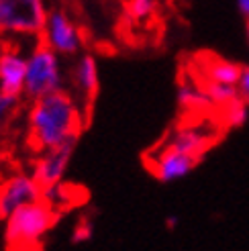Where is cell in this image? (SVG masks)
<instances>
[{
	"label": "cell",
	"mask_w": 249,
	"mask_h": 251,
	"mask_svg": "<svg viewBox=\"0 0 249 251\" xmlns=\"http://www.w3.org/2000/svg\"><path fill=\"white\" fill-rule=\"evenodd\" d=\"M86 123L88 121L68 92H49L33 100L29 108L27 147L33 153H43L74 135H82Z\"/></svg>",
	"instance_id": "6da1fadb"
},
{
	"label": "cell",
	"mask_w": 249,
	"mask_h": 251,
	"mask_svg": "<svg viewBox=\"0 0 249 251\" xmlns=\"http://www.w3.org/2000/svg\"><path fill=\"white\" fill-rule=\"evenodd\" d=\"M59 215L43 198L17 208L6 221L4 251H41L43 237L59 221Z\"/></svg>",
	"instance_id": "7a4b0ae2"
},
{
	"label": "cell",
	"mask_w": 249,
	"mask_h": 251,
	"mask_svg": "<svg viewBox=\"0 0 249 251\" xmlns=\"http://www.w3.org/2000/svg\"><path fill=\"white\" fill-rule=\"evenodd\" d=\"M61 90V72L57 53L49 47L39 35V43L27 59V74H25L23 94L27 100H37L49 92Z\"/></svg>",
	"instance_id": "3957f363"
},
{
	"label": "cell",
	"mask_w": 249,
	"mask_h": 251,
	"mask_svg": "<svg viewBox=\"0 0 249 251\" xmlns=\"http://www.w3.org/2000/svg\"><path fill=\"white\" fill-rule=\"evenodd\" d=\"M45 23L43 0H0V35H41Z\"/></svg>",
	"instance_id": "277c9868"
},
{
	"label": "cell",
	"mask_w": 249,
	"mask_h": 251,
	"mask_svg": "<svg viewBox=\"0 0 249 251\" xmlns=\"http://www.w3.org/2000/svg\"><path fill=\"white\" fill-rule=\"evenodd\" d=\"M78 141H80V135H74L70 139H66L64 143H59L57 147H51V149H47V151H43L41 157L33 164V178L41 186V190H47V188L61 182Z\"/></svg>",
	"instance_id": "5b68a950"
},
{
	"label": "cell",
	"mask_w": 249,
	"mask_h": 251,
	"mask_svg": "<svg viewBox=\"0 0 249 251\" xmlns=\"http://www.w3.org/2000/svg\"><path fill=\"white\" fill-rule=\"evenodd\" d=\"M43 190L33 176L23 172L10 174L0 180V217L8 219L17 208L41 200Z\"/></svg>",
	"instance_id": "8992f818"
},
{
	"label": "cell",
	"mask_w": 249,
	"mask_h": 251,
	"mask_svg": "<svg viewBox=\"0 0 249 251\" xmlns=\"http://www.w3.org/2000/svg\"><path fill=\"white\" fill-rule=\"evenodd\" d=\"M41 39L55 53H61V55H74L82 47V35L64 10H51L47 15Z\"/></svg>",
	"instance_id": "52a82bcc"
},
{
	"label": "cell",
	"mask_w": 249,
	"mask_h": 251,
	"mask_svg": "<svg viewBox=\"0 0 249 251\" xmlns=\"http://www.w3.org/2000/svg\"><path fill=\"white\" fill-rule=\"evenodd\" d=\"M217 139H219V131L213 125L196 123V125H184V127L176 129L172 133V137H168L164 147L204 157V153L217 143Z\"/></svg>",
	"instance_id": "ba28073f"
},
{
	"label": "cell",
	"mask_w": 249,
	"mask_h": 251,
	"mask_svg": "<svg viewBox=\"0 0 249 251\" xmlns=\"http://www.w3.org/2000/svg\"><path fill=\"white\" fill-rule=\"evenodd\" d=\"M27 74V59L10 39H2L0 47V94L21 98Z\"/></svg>",
	"instance_id": "9c48e42d"
},
{
	"label": "cell",
	"mask_w": 249,
	"mask_h": 251,
	"mask_svg": "<svg viewBox=\"0 0 249 251\" xmlns=\"http://www.w3.org/2000/svg\"><path fill=\"white\" fill-rule=\"evenodd\" d=\"M200 159L202 157H198V155H190V153L164 147V149H159L157 155L153 157L149 170H151V174L159 182L172 184V182L182 180L188 174H192V170L200 164Z\"/></svg>",
	"instance_id": "30bf717a"
},
{
	"label": "cell",
	"mask_w": 249,
	"mask_h": 251,
	"mask_svg": "<svg viewBox=\"0 0 249 251\" xmlns=\"http://www.w3.org/2000/svg\"><path fill=\"white\" fill-rule=\"evenodd\" d=\"M74 86L82 94L86 110H90L98 94V64L90 53L82 55L74 68Z\"/></svg>",
	"instance_id": "8fae6325"
},
{
	"label": "cell",
	"mask_w": 249,
	"mask_h": 251,
	"mask_svg": "<svg viewBox=\"0 0 249 251\" xmlns=\"http://www.w3.org/2000/svg\"><path fill=\"white\" fill-rule=\"evenodd\" d=\"M21 98L0 94V153H4V145L10 135V129L15 125L21 112Z\"/></svg>",
	"instance_id": "7c38bea8"
},
{
	"label": "cell",
	"mask_w": 249,
	"mask_h": 251,
	"mask_svg": "<svg viewBox=\"0 0 249 251\" xmlns=\"http://www.w3.org/2000/svg\"><path fill=\"white\" fill-rule=\"evenodd\" d=\"M178 102H180V106H184L186 110L215 106L213 100H210V96L206 94L204 88L196 86V84H188V82H184V84L178 86Z\"/></svg>",
	"instance_id": "4fadbf2b"
},
{
	"label": "cell",
	"mask_w": 249,
	"mask_h": 251,
	"mask_svg": "<svg viewBox=\"0 0 249 251\" xmlns=\"http://www.w3.org/2000/svg\"><path fill=\"white\" fill-rule=\"evenodd\" d=\"M206 76H208V80H213V82L235 84V86H237L239 76H241V68L237 64H231V61L215 59L213 64L206 68Z\"/></svg>",
	"instance_id": "5bb4252c"
},
{
	"label": "cell",
	"mask_w": 249,
	"mask_h": 251,
	"mask_svg": "<svg viewBox=\"0 0 249 251\" xmlns=\"http://www.w3.org/2000/svg\"><path fill=\"white\" fill-rule=\"evenodd\" d=\"M204 90L206 94L213 100V104H221V106H227L235 100H239V88L235 84H221V82H213V80H206L204 84Z\"/></svg>",
	"instance_id": "9a60e30c"
},
{
	"label": "cell",
	"mask_w": 249,
	"mask_h": 251,
	"mask_svg": "<svg viewBox=\"0 0 249 251\" xmlns=\"http://www.w3.org/2000/svg\"><path fill=\"white\" fill-rule=\"evenodd\" d=\"M225 119L229 123V127H243L249 119V104L243 98L235 100V102L225 106Z\"/></svg>",
	"instance_id": "2e32d148"
},
{
	"label": "cell",
	"mask_w": 249,
	"mask_h": 251,
	"mask_svg": "<svg viewBox=\"0 0 249 251\" xmlns=\"http://www.w3.org/2000/svg\"><path fill=\"white\" fill-rule=\"evenodd\" d=\"M153 8H155V0H131V4H129V12L135 21L149 19Z\"/></svg>",
	"instance_id": "e0dca14e"
},
{
	"label": "cell",
	"mask_w": 249,
	"mask_h": 251,
	"mask_svg": "<svg viewBox=\"0 0 249 251\" xmlns=\"http://www.w3.org/2000/svg\"><path fill=\"white\" fill-rule=\"evenodd\" d=\"M237 88H239V96L249 104V68H241V76H239Z\"/></svg>",
	"instance_id": "ac0fdd59"
},
{
	"label": "cell",
	"mask_w": 249,
	"mask_h": 251,
	"mask_svg": "<svg viewBox=\"0 0 249 251\" xmlns=\"http://www.w3.org/2000/svg\"><path fill=\"white\" fill-rule=\"evenodd\" d=\"M92 237V225L88 221H82L76 227V235H74V241H86Z\"/></svg>",
	"instance_id": "d6986e66"
},
{
	"label": "cell",
	"mask_w": 249,
	"mask_h": 251,
	"mask_svg": "<svg viewBox=\"0 0 249 251\" xmlns=\"http://www.w3.org/2000/svg\"><path fill=\"white\" fill-rule=\"evenodd\" d=\"M237 6L241 10V15H245L249 19V0H237Z\"/></svg>",
	"instance_id": "ffe728a7"
},
{
	"label": "cell",
	"mask_w": 249,
	"mask_h": 251,
	"mask_svg": "<svg viewBox=\"0 0 249 251\" xmlns=\"http://www.w3.org/2000/svg\"><path fill=\"white\" fill-rule=\"evenodd\" d=\"M178 223H180L178 217H168V219H166V227H168V229H176Z\"/></svg>",
	"instance_id": "44dd1931"
},
{
	"label": "cell",
	"mask_w": 249,
	"mask_h": 251,
	"mask_svg": "<svg viewBox=\"0 0 249 251\" xmlns=\"http://www.w3.org/2000/svg\"><path fill=\"white\" fill-rule=\"evenodd\" d=\"M247 33H249V23H247Z\"/></svg>",
	"instance_id": "7402d4cb"
},
{
	"label": "cell",
	"mask_w": 249,
	"mask_h": 251,
	"mask_svg": "<svg viewBox=\"0 0 249 251\" xmlns=\"http://www.w3.org/2000/svg\"><path fill=\"white\" fill-rule=\"evenodd\" d=\"M0 47H2V39H0Z\"/></svg>",
	"instance_id": "603a6c76"
},
{
	"label": "cell",
	"mask_w": 249,
	"mask_h": 251,
	"mask_svg": "<svg viewBox=\"0 0 249 251\" xmlns=\"http://www.w3.org/2000/svg\"><path fill=\"white\" fill-rule=\"evenodd\" d=\"M0 219H2V217H0Z\"/></svg>",
	"instance_id": "cb8c5ba5"
}]
</instances>
